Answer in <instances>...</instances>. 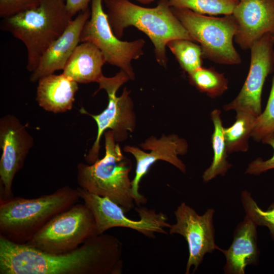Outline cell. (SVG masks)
<instances>
[{
	"label": "cell",
	"mask_w": 274,
	"mask_h": 274,
	"mask_svg": "<svg viewBox=\"0 0 274 274\" xmlns=\"http://www.w3.org/2000/svg\"><path fill=\"white\" fill-rule=\"evenodd\" d=\"M122 244L115 236L94 235L76 249L50 254L0 235V274H120Z\"/></svg>",
	"instance_id": "cell-1"
},
{
	"label": "cell",
	"mask_w": 274,
	"mask_h": 274,
	"mask_svg": "<svg viewBox=\"0 0 274 274\" xmlns=\"http://www.w3.org/2000/svg\"><path fill=\"white\" fill-rule=\"evenodd\" d=\"M110 25L116 36L121 38L124 30L132 26L145 33L155 48L157 61L166 67V46L169 41L185 39L193 41L174 15L168 0H160L154 8H146L128 0H103Z\"/></svg>",
	"instance_id": "cell-2"
},
{
	"label": "cell",
	"mask_w": 274,
	"mask_h": 274,
	"mask_svg": "<svg viewBox=\"0 0 274 274\" xmlns=\"http://www.w3.org/2000/svg\"><path fill=\"white\" fill-rule=\"evenodd\" d=\"M78 189L63 186L37 198L20 197L0 199V235L25 244L48 222L78 203Z\"/></svg>",
	"instance_id": "cell-3"
},
{
	"label": "cell",
	"mask_w": 274,
	"mask_h": 274,
	"mask_svg": "<svg viewBox=\"0 0 274 274\" xmlns=\"http://www.w3.org/2000/svg\"><path fill=\"white\" fill-rule=\"evenodd\" d=\"M64 0H42L33 8L4 18L3 26L25 45L27 69L32 72L42 55L73 20Z\"/></svg>",
	"instance_id": "cell-4"
},
{
	"label": "cell",
	"mask_w": 274,
	"mask_h": 274,
	"mask_svg": "<svg viewBox=\"0 0 274 274\" xmlns=\"http://www.w3.org/2000/svg\"><path fill=\"white\" fill-rule=\"evenodd\" d=\"M105 155L91 164L77 165V182L84 190L105 197L120 206L124 212L135 206L129 173L131 160L122 152L112 130L104 132Z\"/></svg>",
	"instance_id": "cell-5"
},
{
	"label": "cell",
	"mask_w": 274,
	"mask_h": 274,
	"mask_svg": "<svg viewBox=\"0 0 274 274\" xmlns=\"http://www.w3.org/2000/svg\"><path fill=\"white\" fill-rule=\"evenodd\" d=\"M170 8L192 40L200 44L203 57L220 64L241 62L233 44L237 25L232 14L215 17L186 8Z\"/></svg>",
	"instance_id": "cell-6"
},
{
	"label": "cell",
	"mask_w": 274,
	"mask_h": 274,
	"mask_svg": "<svg viewBox=\"0 0 274 274\" xmlns=\"http://www.w3.org/2000/svg\"><path fill=\"white\" fill-rule=\"evenodd\" d=\"M130 80L127 74L121 71L112 77L102 76L98 81L99 90H105L108 96V104L106 109L98 115L90 114L84 108L82 114L89 115L95 121L97 126V136L91 148L85 156L86 161L92 164L98 159L100 141L101 135L107 130L112 131L116 142L125 141L130 133L133 132L136 126V115L130 91L126 88L120 96H117L119 88Z\"/></svg>",
	"instance_id": "cell-7"
},
{
	"label": "cell",
	"mask_w": 274,
	"mask_h": 274,
	"mask_svg": "<svg viewBox=\"0 0 274 274\" xmlns=\"http://www.w3.org/2000/svg\"><path fill=\"white\" fill-rule=\"evenodd\" d=\"M96 235L92 212L84 203H77L51 219L25 244L46 253L61 254Z\"/></svg>",
	"instance_id": "cell-8"
},
{
	"label": "cell",
	"mask_w": 274,
	"mask_h": 274,
	"mask_svg": "<svg viewBox=\"0 0 274 274\" xmlns=\"http://www.w3.org/2000/svg\"><path fill=\"white\" fill-rule=\"evenodd\" d=\"M102 1L91 0V15L83 28L80 43L89 42L95 45L103 53L107 63L120 67L132 80L135 75L131 61L143 54L145 41L142 39L131 42L119 40L110 25Z\"/></svg>",
	"instance_id": "cell-9"
},
{
	"label": "cell",
	"mask_w": 274,
	"mask_h": 274,
	"mask_svg": "<svg viewBox=\"0 0 274 274\" xmlns=\"http://www.w3.org/2000/svg\"><path fill=\"white\" fill-rule=\"evenodd\" d=\"M80 198L92 212L96 226L97 235L104 233L114 227L130 228L143 235L153 237L155 233H166L165 228H169L166 216L162 212L145 207L135 208L140 219L127 218L123 209L109 198L90 193L80 187L77 188Z\"/></svg>",
	"instance_id": "cell-10"
},
{
	"label": "cell",
	"mask_w": 274,
	"mask_h": 274,
	"mask_svg": "<svg viewBox=\"0 0 274 274\" xmlns=\"http://www.w3.org/2000/svg\"><path fill=\"white\" fill-rule=\"evenodd\" d=\"M214 213L215 210L209 208L203 214L199 215L184 202L174 212L176 222L170 225L169 233L181 235L187 243L189 256L186 274L190 273L192 266L194 267L193 272L197 269L206 254L220 249L215 243Z\"/></svg>",
	"instance_id": "cell-11"
},
{
	"label": "cell",
	"mask_w": 274,
	"mask_h": 274,
	"mask_svg": "<svg viewBox=\"0 0 274 274\" xmlns=\"http://www.w3.org/2000/svg\"><path fill=\"white\" fill-rule=\"evenodd\" d=\"M33 143L32 136L17 117L7 114L1 118V199H7L13 197V179L23 167Z\"/></svg>",
	"instance_id": "cell-12"
},
{
	"label": "cell",
	"mask_w": 274,
	"mask_h": 274,
	"mask_svg": "<svg viewBox=\"0 0 274 274\" xmlns=\"http://www.w3.org/2000/svg\"><path fill=\"white\" fill-rule=\"evenodd\" d=\"M271 35H266L251 47L248 75L237 96L225 105L226 111L247 112L255 117L261 113V94L268 75L274 67V43Z\"/></svg>",
	"instance_id": "cell-13"
},
{
	"label": "cell",
	"mask_w": 274,
	"mask_h": 274,
	"mask_svg": "<svg viewBox=\"0 0 274 274\" xmlns=\"http://www.w3.org/2000/svg\"><path fill=\"white\" fill-rule=\"evenodd\" d=\"M140 146L149 150L146 152L140 148L125 146L124 151L131 154L136 161L135 176L132 183V191L135 203L137 205L146 203L147 198L139 192V184L142 178L146 175L150 167L158 160L166 161L185 173L186 167L178 157L185 155L188 150L187 141L176 134L162 135L159 139L151 136L142 143Z\"/></svg>",
	"instance_id": "cell-14"
},
{
	"label": "cell",
	"mask_w": 274,
	"mask_h": 274,
	"mask_svg": "<svg viewBox=\"0 0 274 274\" xmlns=\"http://www.w3.org/2000/svg\"><path fill=\"white\" fill-rule=\"evenodd\" d=\"M232 15L237 25L234 39L243 49L265 35L274 36L273 0H239Z\"/></svg>",
	"instance_id": "cell-15"
},
{
	"label": "cell",
	"mask_w": 274,
	"mask_h": 274,
	"mask_svg": "<svg viewBox=\"0 0 274 274\" xmlns=\"http://www.w3.org/2000/svg\"><path fill=\"white\" fill-rule=\"evenodd\" d=\"M90 15L91 11L88 8L79 12L72 20L62 35L44 52L37 67L30 75V81H38L43 77L63 70L72 53L80 43L83 28Z\"/></svg>",
	"instance_id": "cell-16"
},
{
	"label": "cell",
	"mask_w": 274,
	"mask_h": 274,
	"mask_svg": "<svg viewBox=\"0 0 274 274\" xmlns=\"http://www.w3.org/2000/svg\"><path fill=\"white\" fill-rule=\"evenodd\" d=\"M257 226L249 218L236 226L233 240L226 250L220 248L224 254L226 263L224 271L226 274H244L248 265L258 263L259 250L257 245Z\"/></svg>",
	"instance_id": "cell-17"
},
{
	"label": "cell",
	"mask_w": 274,
	"mask_h": 274,
	"mask_svg": "<svg viewBox=\"0 0 274 274\" xmlns=\"http://www.w3.org/2000/svg\"><path fill=\"white\" fill-rule=\"evenodd\" d=\"M78 84L63 73L43 77L38 80L36 100L48 112H67L72 109Z\"/></svg>",
	"instance_id": "cell-18"
},
{
	"label": "cell",
	"mask_w": 274,
	"mask_h": 274,
	"mask_svg": "<svg viewBox=\"0 0 274 274\" xmlns=\"http://www.w3.org/2000/svg\"><path fill=\"white\" fill-rule=\"evenodd\" d=\"M105 63L103 53L95 45L81 42L68 59L62 73L78 83H97L104 76L102 66Z\"/></svg>",
	"instance_id": "cell-19"
},
{
	"label": "cell",
	"mask_w": 274,
	"mask_h": 274,
	"mask_svg": "<svg viewBox=\"0 0 274 274\" xmlns=\"http://www.w3.org/2000/svg\"><path fill=\"white\" fill-rule=\"evenodd\" d=\"M221 111L214 110L211 113L214 129L211 136L213 158L210 166L203 172L202 180L208 183L218 176H224L231 164L227 160V149L224 134V127L221 119Z\"/></svg>",
	"instance_id": "cell-20"
},
{
	"label": "cell",
	"mask_w": 274,
	"mask_h": 274,
	"mask_svg": "<svg viewBox=\"0 0 274 274\" xmlns=\"http://www.w3.org/2000/svg\"><path fill=\"white\" fill-rule=\"evenodd\" d=\"M234 123L224 128V134L228 154L248 149V140L251 136L256 117L245 111H237Z\"/></svg>",
	"instance_id": "cell-21"
},
{
	"label": "cell",
	"mask_w": 274,
	"mask_h": 274,
	"mask_svg": "<svg viewBox=\"0 0 274 274\" xmlns=\"http://www.w3.org/2000/svg\"><path fill=\"white\" fill-rule=\"evenodd\" d=\"M188 76L192 85L211 97L220 96L228 89L227 79L213 67H201Z\"/></svg>",
	"instance_id": "cell-22"
},
{
	"label": "cell",
	"mask_w": 274,
	"mask_h": 274,
	"mask_svg": "<svg viewBox=\"0 0 274 274\" xmlns=\"http://www.w3.org/2000/svg\"><path fill=\"white\" fill-rule=\"evenodd\" d=\"M167 46L175 56L182 68L188 74L202 67L201 48L193 41L175 39L168 42Z\"/></svg>",
	"instance_id": "cell-23"
},
{
	"label": "cell",
	"mask_w": 274,
	"mask_h": 274,
	"mask_svg": "<svg viewBox=\"0 0 274 274\" xmlns=\"http://www.w3.org/2000/svg\"><path fill=\"white\" fill-rule=\"evenodd\" d=\"M239 0H168L171 7L186 8L202 15L232 14Z\"/></svg>",
	"instance_id": "cell-24"
},
{
	"label": "cell",
	"mask_w": 274,
	"mask_h": 274,
	"mask_svg": "<svg viewBox=\"0 0 274 274\" xmlns=\"http://www.w3.org/2000/svg\"><path fill=\"white\" fill-rule=\"evenodd\" d=\"M251 136L255 141L264 144L274 139V75L266 106L256 118Z\"/></svg>",
	"instance_id": "cell-25"
},
{
	"label": "cell",
	"mask_w": 274,
	"mask_h": 274,
	"mask_svg": "<svg viewBox=\"0 0 274 274\" xmlns=\"http://www.w3.org/2000/svg\"><path fill=\"white\" fill-rule=\"evenodd\" d=\"M241 202L246 216L257 226H263L267 227L274 242V202L267 210H263L258 206L251 193L247 190L242 192Z\"/></svg>",
	"instance_id": "cell-26"
},
{
	"label": "cell",
	"mask_w": 274,
	"mask_h": 274,
	"mask_svg": "<svg viewBox=\"0 0 274 274\" xmlns=\"http://www.w3.org/2000/svg\"><path fill=\"white\" fill-rule=\"evenodd\" d=\"M42 0H0V16L5 18L38 6Z\"/></svg>",
	"instance_id": "cell-27"
},
{
	"label": "cell",
	"mask_w": 274,
	"mask_h": 274,
	"mask_svg": "<svg viewBox=\"0 0 274 274\" xmlns=\"http://www.w3.org/2000/svg\"><path fill=\"white\" fill-rule=\"evenodd\" d=\"M267 144L273 150V154L270 158L263 160L258 158L249 164L246 173L249 175H258L270 169H274V139L269 140Z\"/></svg>",
	"instance_id": "cell-28"
},
{
	"label": "cell",
	"mask_w": 274,
	"mask_h": 274,
	"mask_svg": "<svg viewBox=\"0 0 274 274\" xmlns=\"http://www.w3.org/2000/svg\"><path fill=\"white\" fill-rule=\"evenodd\" d=\"M91 0H66L65 6L67 12L73 17L77 13L88 9Z\"/></svg>",
	"instance_id": "cell-29"
},
{
	"label": "cell",
	"mask_w": 274,
	"mask_h": 274,
	"mask_svg": "<svg viewBox=\"0 0 274 274\" xmlns=\"http://www.w3.org/2000/svg\"><path fill=\"white\" fill-rule=\"evenodd\" d=\"M143 4H148L154 2L155 0H136Z\"/></svg>",
	"instance_id": "cell-30"
},
{
	"label": "cell",
	"mask_w": 274,
	"mask_h": 274,
	"mask_svg": "<svg viewBox=\"0 0 274 274\" xmlns=\"http://www.w3.org/2000/svg\"><path fill=\"white\" fill-rule=\"evenodd\" d=\"M271 38H272V41H273V42L274 43V36H272Z\"/></svg>",
	"instance_id": "cell-31"
},
{
	"label": "cell",
	"mask_w": 274,
	"mask_h": 274,
	"mask_svg": "<svg viewBox=\"0 0 274 274\" xmlns=\"http://www.w3.org/2000/svg\"><path fill=\"white\" fill-rule=\"evenodd\" d=\"M274 1V0H273Z\"/></svg>",
	"instance_id": "cell-32"
}]
</instances>
